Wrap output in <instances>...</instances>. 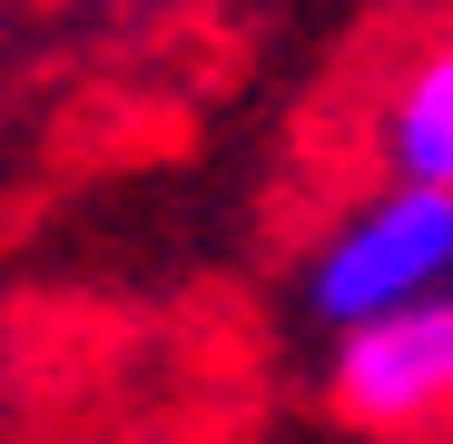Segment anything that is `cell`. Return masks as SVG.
<instances>
[{
    "instance_id": "6da1fadb",
    "label": "cell",
    "mask_w": 453,
    "mask_h": 444,
    "mask_svg": "<svg viewBox=\"0 0 453 444\" xmlns=\"http://www.w3.org/2000/svg\"><path fill=\"white\" fill-rule=\"evenodd\" d=\"M443 286H453V188H424V178L355 188L296 257V307L316 316V336H355Z\"/></svg>"
},
{
    "instance_id": "7a4b0ae2",
    "label": "cell",
    "mask_w": 453,
    "mask_h": 444,
    "mask_svg": "<svg viewBox=\"0 0 453 444\" xmlns=\"http://www.w3.org/2000/svg\"><path fill=\"white\" fill-rule=\"evenodd\" d=\"M326 395L355 434L385 444H453V286L424 296L404 316H374L335 336L326 355Z\"/></svg>"
},
{
    "instance_id": "3957f363",
    "label": "cell",
    "mask_w": 453,
    "mask_h": 444,
    "mask_svg": "<svg viewBox=\"0 0 453 444\" xmlns=\"http://www.w3.org/2000/svg\"><path fill=\"white\" fill-rule=\"evenodd\" d=\"M365 159L374 178H424L453 188V20L404 40L365 90Z\"/></svg>"
}]
</instances>
